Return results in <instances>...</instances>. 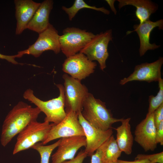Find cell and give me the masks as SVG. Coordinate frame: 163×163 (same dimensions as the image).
Segmentation results:
<instances>
[{
  "label": "cell",
  "mask_w": 163,
  "mask_h": 163,
  "mask_svg": "<svg viewBox=\"0 0 163 163\" xmlns=\"http://www.w3.org/2000/svg\"><path fill=\"white\" fill-rule=\"evenodd\" d=\"M41 111L37 107L22 101L18 102L8 113L2 126L0 141L6 146L13 138L33 121H36Z\"/></svg>",
  "instance_id": "obj_1"
},
{
  "label": "cell",
  "mask_w": 163,
  "mask_h": 163,
  "mask_svg": "<svg viewBox=\"0 0 163 163\" xmlns=\"http://www.w3.org/2000/svg\"><path fill=\"white\" fill-rule=\"evenodd\" d=\"M81 113L85 119L91 125L104 131L112 129L113 123L121 122L123 119L113 117L105 103L96 98L90 93L84 102Z\"/></svg>",
  "instance_id": "obj_2"
},
{
  "label": "cell",
  "mask_w": 163,
  "mask_h": 163,
  "mask_svg": "<svg viewBox=\"0 0 163 163\" xmlns=\"http://www.w3.org/2000/svg\"><path fill=\"white\" fill-rule=\"evenodd\" d=\"M56 85L59 90V96L47 101H42L37 97L30 89L27 90L23 95L24 99L34 104L41 112L44 113L46 116L44 121L55 124L61 122L66 115L64 106V86L60 84Z\"/></svg>",
  "instance_id": "obj_3"
},
{
  "label": "cell",
  "mask_w": 163,
  "mask_h": 163,
  "mask_svg": "<svg viewBox=\"0 0 163 163\" xmlns=\"http://www.w3.org/2000/svg\"><path fill=\"white\" fill-rule=\"evenodd\" d=\"M53 123L34 121L25 127L18 135L13 154L31 148L36 143L43 142L46 139Z\"/></svg>",
  "instance_id": "obj_4"
},
{
  "label": "cell",
  "mask_w": 163,
  "mask_h": 163,
  "mask_svg": "<svg viewBox=\"0 0 163 163\" xmlns=\"http://www.w3.org/2000/svg\"><path fill=\"white\" fill-rule=\"evenodd\" d=\"M64 80V106L66 113L82 112L84 102L89 93L88 89L81 81L68 74L62 75Z\"/></svg>",
  "instance_id": "obj_5"
},
{
  "label": "cell",
  "mask_w": 163,
  "mask_h": 163,
  "mask_svg": "<svg viewBox=\"0 0 163 163\" xmlns=\"http://www.w3.org/2000/svg\"><path fill=\"white\" fill-rule=\"evenodd\" d=\"M59 36L61 50L67 57L80 52L95 35L86 30L74 27H67Z\"/></svg>",
  "instance_id": "obj_6"
},
{
  "label": "cell",
  "mask_w": 163,
  "mask_h": 163,
  "mask_svg": "<svg viewBox=\"0 0 163 163\" xmlns=\"http://www.w3.org/2000/svg\"><path fill=\"white\" fill-rule=\"evenodd\" d=\"M112 40L111 30L101 32L95 36L80 51L91 61L96 60L102 70L106 68V61L109 54L108 46Z\"/></svg>",
  "instance_id": "obj_7"
},
{
  "label": "cell",
  "mask_w": 163,
  "mask_h": 163,
  "mask_svg": "<svg viewBox=\"0 0 163 163\" xmlns=\"http://www.w3.org/2000/svg\"><path fill=\"white\" fill-rule=\"evenodd\" d=\"M59 36L57 30L50 24L45 30L39 34L38 38L33 44L29 46L27 49L18 52V54L21 57L24 55L28 54L35 57H39L44 51L48 50L58 54L61 51Z\"/></svg>",
  "instance_id": "obj_8"
},
{
  "label": "cell",
  "mask_w": 163,
  "mask_h": 163,
  "mask_svg": "<svg viewBox=\"0 0 163 163\" xmlns=\"http://www.w3.org/2000/svg\"><path fill=\"white\" fill-rule=\"evenodd\" d=\"M65 118L59 123L53 125L46 139L42 143L45 145L55 139L75 136H85L78 118V114L73 111L66 113Z\"/></svg>",
  "instance_id": "obj_9"
},
{
  "label": "cell",
  "mask_w": 163,
  "mask_h": 163,
  "mask_svg": "<svg viewBox=\"0 0 163 163\" xmlns=\"http://www.w3.org/2000/svg\"><path fill=\"white\" fill-rule=\"evenodd\" d=\"M97 65L95 62L89 60L85 54L79 52L67 57L62 69L66 74L81 81L93 73Z\"/></svg>",
  "instance_id": "obj_10"
},
{
  "label": "cell",
  "mask_w": 163,
  "mask_h": 163,
  "mask_svg": "<svg viewBox=\"0 0 163 163\" xmlns=\"http://www.w3.org/2000/svg\"><path fill=\"white\" fill-rule=\"evenodd\" d=\"M79 122L82 126L86 140L84 151L91 157L96 150L113 135L112 129L104 131L92 126L83 117L81 112L78 114Z\"/></svg>",
  "instance_id": "obj_11"
},
{
  "label": "cell",
  "mask_w": 163,
  "mask_h": 163,
  "mask_svg": "<svg viewBox=\"0 0 163 163\" xmlns=\"http://www.w3.org/2000/svg\"><path fill=\"white\" fill-rule=\"evenodd\" d=\"M156 130L153 113L147 114L145 118L136 126L134 140L145 151H153L157 144L156 141Z\"/></svg>",
  "instance_id": "obj_12"
},
{
  "label": "cell",
  "mask_w": 163,
  "mask_h": 163,
  "mask_svg": "<svg viewBox=\"0 0 163 163\" xmlns=\"http://www.w3.org/2000/svg\"><path fill=\"white\" fill-rule=\"evenodd\" d=\"M163 63V57L151 63L146 62L135 67L133 72L128 77L121 80L120 84L123 85L134 81H145L149 83L158 82L162 78L161 69Z\"/></svg>",
  "instance_id": "obj_13"
},
{
  "label": "cell",
  "mask_w": 163,
  "mask_h": 163,
  "mask_svg": "<svg viewBox=\"0 0 163 163\" xmlns=\"http://www.w3.org/2000/svg\"><path fill=\"white\" fill-rule=\"evenodd\" d=\"M85 136H75L61 138L56 152L51 156V163H62L73 159L81 147L85 146Z\"/></svg>",
  "instance_id": "obj_14"
},
{
  "label": "cell",
  "mask_w": 163,
  "mask_h": 163,
  "mask_svg": "<svg viewBox=\"0 0 163 163\" xmlns=\"http://www.w3.org/2000/svg\"><path fill=\"white\" fill-rule=\"evenodd\" d=\"M17 26L15 34L20 35L27 29V25L40 3L32 0H15Z\"/></svg>",
  "instance_id": "obj_15"
},
{
  "label": "cell",
  "mask_w": 163,
  "mask_h": 163,
  "mask_svg": "<svg viewBox=\"0 0 163 163\" xmlns=\"http://www.w3.org/2000/svg\"><path fill=\"white\" fill-rule=\"evenodd\" d=\"M158 27L159 29H163V20L160 19L156 21H151L149 19L141 24H135L133 26L134 30L129 31L128 34L132 32L136 31L140 40L139 53L140 56H143L148 50H154L160 47L159 45L150 42L151 33L155 27Z\"/></svg>",
  "instance_id": "obj_16"
},
{
  "label": "cell",
  "mask_w": 163,
  "mask_h": 163,
  "mask_svg": "<svg viewBox=\"0 0 163 163\" xmlns=\"http://www.w3.org/2000/svg\"><path fill=\"white\" fill-rule=\"evenodd\" d=\"M53 4L52 0H45L40 3L28 24L27 28L39 34L45 30L50 24L49 17Z\"/></svg>",
  "instance_id": "obj_17"
},
{
  "label": "cell",
  "mask_w": 163,
  "mask_h": 163,
  "mask_svg": "<svg viewBox=\"0 0 163 163\" xmlns=\"http://www.w3.org/2000/svg\"><path fill=\"white\" fill-rule=\"evenodd\" d=\"M130 117L123 119L121 121V125L114 128L117 132L115 139L121 151L127 155H131L132 152V147L134 138L131 131Z\"/></svg>",
  "instance_id": "obj_18"
},
{
  "label": "cell",
  "mask_w": 163,
  "mask_h": 163,
  "mask_svg": "<svg viewBox=\"0 0 163 163\" xmlns=\"http://www.w3.org/2000/svg\"><path fill=\"white\" fill-rule=\"evenodd\" d=\"M118 7L120 9L126 5H132L136 8V16L140 24L149 19L152 14L157 10L158 6L152 1L148 0H118Z\"/></svg>",
  "instance_id": "obj_19"
},
{
  "label": "cell",
  "mask_w": 163,
  "mask_h": 163,
  "mask_svg": "<svg viewBox=\"0 0 163 163\" xmlns=\"http://www.w3.org/2000/svg\"><path fill=\"white\" fill-rule=\"evenodd\" d=\"M122 152L114 136L112 135L109 138L108 144L103 152L102 163L117 162Z\"/></svg>",
  "instance_id": "obj_20"
},
{
  "label": "cell",
  "mask_w": 163,
  "mask_h": 163,
  "mask_svg": "<svg viewBox=\"0 0 163 163\" xmlns=\"http://www.w3.org/2000/svg\"><path fill=\"white\" fill-rule=\"evenodd\" d=\"M84 8L100 11L106 14H109L110 13L109 10L103 7L97 8L88 5L83 0H75L72 5L69 8L62 7V9L68 15L70 21L72 20L79 10Z\"/></svg>",
  "instance_id": "obj_21"
},
{
  "label": "cell",
  "mask_w": 163,
  "mask_h": 163,
  "mask_svg": "<svg viewBox=\"0 0 163 163\" xmlns=\"http://www.w3.org/2000/svg\"><path fill=\"white\" fill-rule=\"evenodd\" d=\"M61 140V138H60L53 144L47 145H43L41 142H38L31 148L39 153L40 157V163H49L50 158L53 151L57 147Z\"/></svg>",
  "instance_id": "obj_22"
},
{
  "label": "cell",
  "mask_w": 163,
  "mask_h": 163,
  "mask_svg": "<svg viewBox=\"0 0 163 163\" xmlns=\"http://www.w3.org/2000/svg\"><path fill=\"white\" fill-rule=\"evenodd\" d=\"M158 82L159 90L157 94L155 96L151 95L149 97V105L147 114H150L153 113L163 104V79L161 78Z\"/></svg>",
  "instance_id": "obj_23"
},
{
  "label": "cell",
  "mask_w": 163,
  "mask_h": 163,
  "mask_svg": "<svg viewBox=\"0 0 163 163\" xmlns=\"http://www.w3.org/2000/svg\"><path fill=\"white\" fill-rule=\"evenodd\" d=\"M148 160L153 163H163V152L151 155L139 154L135 159Z\"/></svg>",
  "instance_id": "obj_24"
},
{
  "label": "cell",
  "mask_w": 163,
  "mask_h": 163,
  "mask_svg": "<svg viewBox=\"0 0 163 163\" xmlns=\"http://www.w3.org/2000/svg\"><path fill=\"white\" fill-rule=\"evenodd\" d=\"M109 139L91 155V163H102V158L103 152L108 144Z\"/></svg>",
  "instance_id": "obj_25"
},
{
  "label": "cell",
  "mask_w": 163,
  "mask_h": 163,
  "mask_svg": "<svg viewBox=\"0 0 163 163\" xmlns=\"http://www.w3.org/2000/svg\"><path fill=\"white\" fill-rule=\"evenodd\" d=\"M154 119L156 128L163 121V104L160 105L153 112Z\"/></svg>",
  "instance_id": "obj_26"
},
{
  "label": "cell",
  "mask_w": 163,
  "mask_h": 163,
  "mask_svg": "<svg viewBox=\"0 0 163 163\" xmlns=\"http://www.w3.org/2000/svg\"><path fill=\"white\" fill-rule=\"evenodd\" d=\"M87 156V154L84 150H81L73 159L64 161L62 163H83Z\"/></svg>",
  "instance_id": "obj_27"
},
{
  "label": "cell",
  "mask_w": 163,
  "mask_h": 163,
  "mask_svg": "<svg viewBox=\"0 0 163 163\" xmlns=\"http://www.w3.org/2000/svg\"><path fill=\"white\" fill-rule=\"evenodd\" d=\"M156 141L158 144L163 145V121L159 124L156 130Z\"/></svg>",
  "instance_id": "obj_28"
},
{
  "label": "cell",
  "mask_w": 163,
  "mask_h": 163,
  "mask_svg": "<svg viewBox=\"0 0 163 163\" xmlns=\"http://www.w3.org/2000/svg\"><path fill=\"white\" fill-rule=\"evenodd\" d=\"M21 57V56L18 54L14 55L8 56L3 55L0 53V59H5L8 62L15 65L20 64L15 60V58H20Z\"/></svg>",
  "instance_id": "obj_29"
},
{
  "label": "cell",
  "mask_w": 163,
  "mask_h": 163,
  "mask_svg": "<svg viewBox=\"0 0 163 163\" xmlns=\"http://www.w3.org/2000/svg\"><path fill=\"white\" fill-rule=\"evenodd\" d=\"M117 162V163H153L148 160L144 159H135L134 161H127L118 159Z\"/></svg>",
  "instance_id": "obj_30"
},
{
  "label": "cell",
  "mask_w": 163,
  "mask_h": 163,
  "mask_svg": "<svg viewBox=\"0 0 163 163\" xmlns=\"http://www.w3.org/2000/svg\"><path fill=\"white\" fill-rule=\"evenodd\" d=\"M115 0H106V1L107 3L110 6V8L115 14H116L117 13V11L115 8L114 4Z\"/></svg>",
  "instance_id": "obj_31"
},
{
  "label": "cell",
  "mask_w": 163,
  "mask_h": 163,
  "mask_svg": "<svg viewBox=\"0 0 163 163\" xmlns=\"http://www.w3.org/2000/svg\"><path fill=\"white\" fill-rule=\"evenodd\" d=\"M117 163V162H111V163Z\"/></svg>",
  "instance_id": "obj_32"
}]
</instances>
